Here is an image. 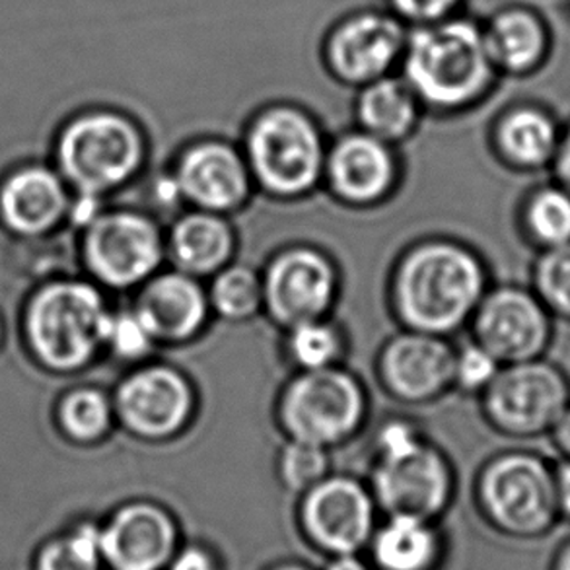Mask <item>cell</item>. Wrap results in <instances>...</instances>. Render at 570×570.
Wrapping results in <instances>:
<instances>
[{"label":"cell","mask_w":570,"mask_h":570,"mask_svg":"<svg viewBox=\"0 0 570 570\" xmlns=\"http://www.w3.org/2000/svg\"><path fill=\"white\" fill-rule=\"evenodd\" d=\"M358 119L372 137L397 140L405 137L416 121V96L409 85L379 78L358 100Z\"/></svg>","instance_id":"cell-26"},{"label":"cell","mask_w":570,"mask_h":570,"mask_svg":"<svg viewBox=\"0 0 570 570\" xmlns=\"http://www.w3.org/2000/svg\"><path fill=\"white\" fill-rule=\"evenodd\" d=\"M533 293L551 316L570 322V244L541 249L533 265Z\"/></svg>","instance_id":"cell-32"},{"label":"cell","mask_w":570,"mask_h":570,"mask_svg":"<svg viewBox=\"0 0 570 570\" xmlns=\"http://www.w3.org/2000/svg\"><path fill=\"white\" fill-rule=\"evenodd\" d=\"M327 470L330 460L325 448L298 440H291L278 460L281 479L294 493H306L320 481H324Z\"/></svg>","instance_id":"cell-34"},{"label":"cell","mask_w":570,"mask_h":570,"mask_svg":"<svg viewBox=\"0 0 570 570\" xmlns=\"http://www.w3.org/2000/svg\"><path fill=\"white\" fill-rule=\"evenodd\" d=\"M401 14L409 16L413 20H439L446 16L460 0H393Z\"/></svg>","instance_id":"cell-37"},{"label":"cell","mask_w":570,"mask_h":570,"mask_svg":"<svg viewBox=\"0 0 570 570\" xmlns=\"http://www.w3.org/2000/svg\"><path fill=\"white\" fill-rule=\"evenodd\" d=\"M489 421L517 439L551 432L570 405V384L557 364L543 358L502 364L483 392Z\"/></svg>","instance_id":"cell-8"},{"label":"cell","mask_w":570,"mask_h":570,"mask_svg":"<svg viewBox=\"0 0 570 570\" xmlns=\"http://www.w3.org/2000/svg\"><path fill=\"white\" fill-rule=\"evenodd\" d=\"M487 293L478 255L452 242H429L403 259L395 277V306L413 332H454L473 317Z\"/></svg>","instance_id":"cell-1"},{"label":"cell","mask_w":570,"mask_h":570,"mask_svg":"<svg viewBox=\"0 0 570 570\" xmlns=\"http://www.w3.org/2000/svg\"><path fill=\"white\" fill-rule=\"evenodd\" d=\"M563 129L548 109L520 106L501 117L494 142L502 160L518 170H541L556 160Z\"/></svg>","instance_id":"cell-23"},{"label":"cell","mask_w":570,"mask_h":570,"mask_svg":"<svg viewBox=\"0 0 570 570\" xmlns=\"http://www.w3.org/2000/svg\"><path fill=\"white\" fill-rule=\"evenodd\" d=\"M324 164L320 131L298 109H269L252 125L247 168L273 195L296 197L309 191L322 176Z\"/></svg>","instance_id":"cell-4"},{"label":"cell","mask_w":570,"mask_h":570,"mask_svg":"<svg viewBox=\"0 0 570 570\" xmlns=\"http://www.w3.org/2000/svg\"><path fill=\"white\" fill-rule=\"evenodd\" d=\"M155 195L156 199L160 200L166 207H174V205H178L179 200H184L176 176H164L163 179H158Z\"/></svg>","instance_id":"cell-41"},{"label":"cell","mask_w":570,"mask_h":570,"mask_svg":"<svg viewBox=\"0 0 570 570\" xmlns=\"http://www.w3.org/2000/svg\"><path fill=\"white\" fill-rule=\"evenodd\" d=\"M61 532V520L30 497L0 493V570H36L39 548Z\"/></svg>","instance_id":"cell-22"},{"label":"cell","mask_w":570,"mask_h":570,"mask_svg":"<svg viewBox=\"0 0 570 570\" xmlns=\"http://www.w3.org/2000/svg\"><path fill=\"white\" fill-rule=\"evenodd\" d=\"M275 570H308L304 569V567H298V564H286V567H278Z\"/></svg>","instance_id":"cell-45"},{"label":"cell","mask_w":570,"mask_h":570,"mask_svg":"<svg viewBox=\"0 0 570 570\" xmlns=\"http://www.w3.org/2000/svg\"><path fill=\"white\" fill-rule=\"evenodd\" d=\"M556 501L559 517L570 518V460H561L553 465Z\"/></svg>","instance_id":"cell-38"},{"label":"cell","mask_w":570,"mask_h":570,"mask_svg":"<svg viewBox=\"0 0 570 570\" xmlns=\"http://www.w3.org/2000/svg\"><path fill=\"white\" fill-rule=\"evenodd\" d=\"M551 436L564 460H570V405L564 409L563 415L559 416L556 426L551 429Z\"/></svg>","instance_id":"cell-42"},{"label":"cell","mask_w":570,"mask_h":570,"mask_svg":"<svg viewBox=\"0 0 570 570\" xmlns=\"http://www.w3.org/2000/svg\"><path fill=\"white\" fill-rule=\"evenodd\" d=\"M208 296L195 277L170 271L150 278L140 291L135 314L155 341L191 340L207 322Z\"/></svg>","instance_id":"cell-18"},{"label":"cell","mask_w":570,"mask_h":570,"mask_svg":"<svg viewBox=\"0 0 570 570\" xmlns=\"http://www.w3.org/2000/svg\"><path fill=\"white\" fill-rule=\"evenodd\" d=\"M479 499L489 520L514 538H538L559 517L553 465L533 452H509L487 463Z\"/></svg>","instance_id":"cell-5"},{"label":"cell","mask_w":570,"mask_h":570,"mask_svg":"<svg viewBox=\"0 0 570 570\" xmlns=\"http://www.w3.org/2000/svg\"><path fill=\"white\" fill-rule=\"evenodd\" d=\"M170 570H215V564H213V559H210L207 551L199 548H189L174 556Z\"/></svg>","instance_id":"cell-39"},{"label":"cell","mask_w":570,"mask_h":570,"mask_svg":"<svg viewBox=\"0 0 570 570\" xmlns=\"http://www.w3.org/2000/svg\"><path fill=\"white\" fill-rule=\"evenodd\" d=\"M522 223L541 249L570 244V191L559 184L538 187L525 199Z\"/></svg>","instance_id":"cell-29"},{"label":"cell","mask_w":570,"mask_h":570,"mask_svg":"<svg viewBox=\"0 0 570 570\" xmlns=\"http://www.w3.org/2000/svg\"><path fill=\"white\" fill-rule=\"evenodd\" d=\"M0 340H2V324H0Z\"/></svg>","instance_id":"cell-46"},{"label":"cell","mask_w":570,"mask_h":570,"mask_svg":"<svg viewBox=\"0 0 570 570\" xmlns=\"http://www.w3.org/2000/svg\"><path fill=\"white\" fill-rule=\"evenodd\" d=\"M372 481L376 499L392 517L431 520L446 507L452 491L446 460L423 440L380 454Z\"/></svg>","instance_id":"cell-11"},{"label":"cell","mask_w":570,"mask_h":570,"mask_svg":"<svg viewBox=\"0 0 570 570\" xmlns=\"http://www.w3.org/2000/svg\"><path fill=\"white\" fill-rule=\"evenodd\" d=\"M551 317L533 291L499 286L485 293L473 314L475 343L501 364L541 358L553 335Z\"/></svg>","instance_id":"cell-10"},{"label":"cell","mask_w":570,"mask_h":570,"mask_svg":"<svg viewBox=\"0 0 570 570\" xmlns=\"http://www.w3.org/2000/svg\"><path fill=\"white\" fill-rule=\"evenodd\" d=\"M168 247L179 271L199 277L224 269L230 259L234 238L230 226L216 213L195 210L174 224Z\"/></svg>","instance_id":"cell-25"},{"label":"cell","mask_w":570,"mask_h":570,"mask_svg":"<svg viewBox=\"0 0 570 570\" xmlns=\"http://www.w3.org/2000/svg\"><path fill=\"white\" fill-rule=\"evenodd\" d=\"M155 343L153 335L148 333L147 327L135 312H125V314L111 317L106 345L114 348L117 356H121L125 361H139L142 356L148 355V351Z\"/></svg>","instance_id":"cell-36"},{"label":"cell","mask_w":570,"mask_h":570,"mask_svg":"<svg viewBox=\"0 0 570 570\" xmlns=\"http://www.w3.org/2000/svg\"><path fill=\"white\" fill-rule=\"evenodd\" d=\"M551 168L556 171L557 184L570 191V125L561 132V142Z\"/></svg>","instance_id":"cell-40"},{"label":"cell","mask_w":570,"mask_h":570,"mask_svg":"<svg viewBox=\"0 0 570 570\" xmlns=\"http://www.w3.org/2000/svg\"><path fill=\"white\" fill-rule=\"evenodd\" d=\"M69 210L61 178L43 166L14 171L0 189V216L10 230L41 236Z\"/></svg>","instance_id":"cell-21"},{"label":"cell","mask_w":570,"mask_h":570,"mask_svg":"<svg viewBox=\"0 0 570 570\" xmlns=\"http://www.w3.org/2000/svg\"><path fill=\"white\" fill-rule=\"evenodd\" d=\"M372 551L382 570H426L439 556V541L426 520L392 517L376 533Z\"/></svg>","instance_id":"cell-27"},{"label":"cell","mask_w":570,"mask_h":570,"mask_svg":"<svg viewBox=\"0 0 570 570\" xmlns=\"http://www.w3.org/2000/svg\"><path fill=\"white\" fill-rule=\"evenodd\" d=\"M286 348L302 371H320L333 366L341 355V337L333 325L309 320L288 327Z\"/></svg>","instance_id":"cell-33"},{"label":"cell","mask_w":570,"mask_h":570,"mask_svg":"<svg viewBox=\"0 0 570 570\" xmlns=\"http://www.w3.org/2000/svg\"><path fill=\"white\" fill-rule=\"evenodd\" d=\"M455 353L440 335L413 332L400 335L385 347L382 376L401 400L424 401L454 382Z\"/></svg>","instance_id":"cell-16"},{"label":"cell","mask_w":570,"mask_h":570,"mask_svg":"<svg viewBox=\"0 0 570 570\" xmlns=\"http://www.w3.org/2000/svg\"><path fill=\"white\" fill-rule=\"evenodd\" d=\"M174 176L184 200L216 215L239 207L249 193L247 164L223 142H200L189 148Z\"/></svg>","instance_id":"cell-17"},{"label":"cell","mask_w":570,"mask_h":570,"mask_svg":"<svg viewBox=\"0 0 570 570\" xmlns=\"http://www.w3.org/2000/svg\"><path fill=\"white\" fill-rule=\"evenodd\" d=\"M193 390L170 366H147L119 385L116 411L121 423L140 439L174 436L193 413Z\"/></svg>","instance_id":"cell-14"},{"label":"cell","mask_w":570,"mask_h":570,"mask_svg":"<svg viewBox=\"0 0 570 570\" xmlns=\"http://www.w3.org/2000/svg\"><path fill=\"white\" fill-rule=\"evenodd\" d=\"M176 551V522L155 502L124 504L101 525V553L109 570H160Z\"/></svg>","instance_id":"cell-15"},{"label":"cell","mask_w":570,"mask_h":570,"mask_svg":"<svg viewBox=\"0 0 570 570\" xmlns=\"http://www.w3.org/2000/svg\"><path fill=\"white\" fill-rule=\"evenodd\" d=\"M62 429L77 442H96L111 426L114 409L108 397L98 390H75L62 400L59 409Z\"/></svg>","instance_id":"cell-31"},{"label":"cell","mask_w":570,"mask_h":570,"mask_svg":"<svg viewBox=\"0 0 570 570\" xmlns=\"http://www.w3.org/2000/svg\"><path fill=\"white\" fill-rule=\"evenodd\" d=\"M85 257L101 283L116 288L140 285L163 263V236L145 215L131 210L108 213L88 224Z\"/></svg>","instance_id":"cell-9"},{"label":"cell","mask_w":570,"mask_h":570,"mask_svg":"<svg viewBox=\"0 0 570 570\" xmlns=\"http://www.w3.org/2000/svg\"><path fill=\"white\" fill-rule=\"evenodd\" d=\"M327 174L333 191L341 199L364 205L390 191L395 181V160L384 140L358 132L348 135L333 148Z\"/></svg>","instance_id":"cell-20"},{"label":"cell","mask_w":570,"mask_h":570,"mask_svg":"<svg viewBox=\"0 0 570 570\" xmlns=\"http://www.w3.org/2000/svg\"><path fill=\"white\" fill-rule=\"evenodd\" d=\"M101 524L80 518L39 548L36 570H104Z\"/></svg>","instance_id":"cell-28"},{"label":"cell","mask_w":570,"mask_h":570,"mask_svg":"<svg viewBox=\"0 0 570 570\" xmlns=\"http://www.w3.org/2000/svg\"><path fill=\"white\" fill-rule=\"evenodd\" d=\"M502 364L479 343L455 353L454 382L468 392H485L487 385L493 382L501 371Z\"/></svg>","instance_id":"cell-35"},{"label":"cell","mask_w":570,"mask_h":570,"mask_svg":"<svg viewBox=\"0 0 570 570\" xmlns=\"http://www.w3.org/2000/svg\"><path fill=\"white\" fill-rule=\"evenodd\" d=\"M111 317L94 286L53 283L31 298L26 330L39 363L53 371H77L108 343Z\"/></svg>","instance_id":"cell-3"},{"label":"cell","mask_w":570,"mask_h":570,"mask_svg":"<svg viewBox=\"0 0 570 570\" xmlns=\"http://www.w3.org/2000/svg\"><path fill=\"white\" fill-rule=\"evenodd\" d=\"M405 75L409 88L432 106L460 108L478 100L494 75L485 31L468 20L416 31L409 41Z\"/></svg>","instance_id":"cell-2"},{"label":"cell","mask_w":570,"mask_h":570,"mask_svg":"<svg viewBox=\"0 0 570 570\" xmlns=\"http://www.w3.org/2000/svg\"><path fill=\"white\" fill-rule=\"evenodd\" d=\"M208 304L228 320H249L265 306L263 278L244 265L224 267L213 281Z\"/></svg>","instance_id":"cell-30"},{"label":"cell","mask_w":570,"mask_h":570,"mask_svg":"<svg viewBox=\"0 0 570 570\" xmlns=\"http://www.w3.org/2000/svg\"><path fill=\"white\" fill-rule=\"evenodd\" d=\"M403 47V30L393 18L364 14L345 23L332 41V62L341 77L372 82L390 69Z\"/></svg>","instance_id":"cell-19"},{"label":"cell","mask_w":570,"mask_h":570,"mask_svg":"<svg viewBox=\"0 0 570 570\" xmlns=\"http://www.w3.org/2000/svg\"><path fill=\"white\" fill-rule=\"evenodd\" d=\"M142 155L139 129L127 117L109 111L77 117L59 139L62 174L86 195L121 186L139 170Z\"/></svg>","instance_id":"cell-6"},{"label":"cell","mask_w":570,"mask_h":570,"mask_svg":"<svg viewBox=\"0 0 570 570\" xmlns=\"http://www.w3.org/2000/svg\"><path fill=\"white\" fill-rule=\"evenodd\" d=\"M487 49L494 69L530 75L540 69L551 49V36L540 14L528 8H509L485 31Z\"/></svg>","instance_id":"cell-24"},{"label":"cell","mask_w":570,"mask_h":570,"mask_svg":"<svg viewBox=\"0 0 570 570\" xmlns=\"http://www.w3.org/2000/svg\"><path fill=\"white\" fill-rule=\"evenodd\" d=\"M327 570H368V567L361 563L355 556H337Z\"/></svg>","instance_id":"cell-43"},{"label":"cell","mask_w":570,"mask_h":570,"mask_svg":"<svg viewBox=\"0 0 570 570\" xmlns=\"http://www.w3.org/2000/svg\"><path fill=\"white\" fill-rule=\"evenodd\" d=\"M337 293L332 262L308 247L288 249L273 259L263 277V296L278 324L322 320Z\"/></svg>","instance_id":"cell-12"},{"label":"cell","mask_w":570,"mask_h":570,"mask_svg":"<svg viewBox=\"0 0 570 570\" xmlns=\"http://www.w3.org/2000/svg\"><path fill=\"white\" fill-rule=\"evenodd\" d=\"M363 387L340 368L304 371L286 385L281 400V423L291 440L332 446L348 439L363 423Z\"/></svg>","instance_id":"cell-7"},{"label":"cell","mask_w":570,"mask_h":570,"mask_svg":"<svg viewBox=\"0 0 570 570\" xmlns=\"http://www.w3.org/2000/svg\"><path fill=\"white\" fill-rule=\"evenodd\" d=\"M556 570H570V541L564 543V548L557 557Z\"/></svg>","instance_id":"cell-44"},{"label":"cell","mask_w":570,"mask_h":570,"mask_svg":"<svg viewBox=\"0 0 570 570\" xmlns=\"http://www.w3.org/2000/svg\"><path fill=\"white\" fill-rule=\"evenodd\" d=\"M302 525L325 551L355 556L372 538L374 502L353 479L325 478L306 491Z\"/></svg>","instance_id":"cell-13"}]
</instances>
